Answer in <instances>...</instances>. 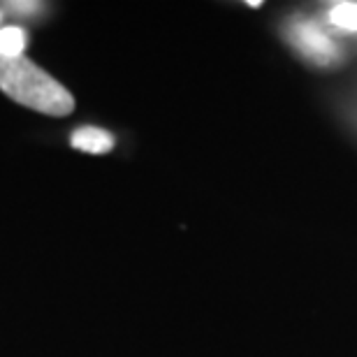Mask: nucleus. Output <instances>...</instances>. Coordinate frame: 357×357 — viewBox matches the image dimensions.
<instances>
[{"label":"nucleus","instance_id":"nucleus-1","mask_svg":"<svg viewBox=\"0 0 357 357\" xmlns=\"http://www.w3.org/2000/svg\"><path fill=\"white\" fill-rule=\"evenodd\" d=\"M0 91L14 102L47 116H68L75 112L73 93L26 56L19 59L0 56Z\"/></svg>","mask_w":357,"mask_h":357},{"label":"nucleus","instance_id":"nucleus-5","mask_svg":"<svg viewBox=\"0 0 357 357\" xmlns=\"http://www.w3.org/2000/svg\"><path fill=\"white\" fill-rule=\"evenodd\" d=\"M330 21L344 31H357V5L355 3H339L332 7Z\"/></svg>","mask_w":357,"mask_h":357},{"label":"nucleus","instance_id":"nucleus-4","mask_svg":"<svg viewBox=\"0 0 357 357\" xmlns=\"http://www.w3.org/2000/svg\"><path fill=\"white\" fill-rule=\"evenodd\" d=\"M26 31L19 26H7L0 31V56L5 59H19L24 56V49H26Z\"/></svg>","mask_w":357,"mask_h":357},{"label":"nucleus","instance_id":"nucleus-3","mask_svg":"<svg viewBox=\"0 0 357 357\" xmlns=\"http://www.w3.org/2000/svg\"><path fill=\"white\" fill-rule=\"evenodd\" d=\"M73 146L75 149H82L86 153H96V155H102V153H109L114 149V137L102 128H79L77 132H73Z\"/></svg>","mask_w":357,"mask_h":357},{"label":"nucleus","instance_id":"nucleus-2","mask_svg":"<svg viewBox=\"0 0 357 357\" xmlns=\"http://www.w3.org/2000/svg\"><path fill=\"white\" fill-rule=\"evenodd\" d=\"M290 38L306 59L323 63V66L339 59V52H337V47H334V42L327 38L318 26L309 24V21H297V24L290 28Z\"/></svg>","mask_w":357,"mask_h":357}]
</instances>
